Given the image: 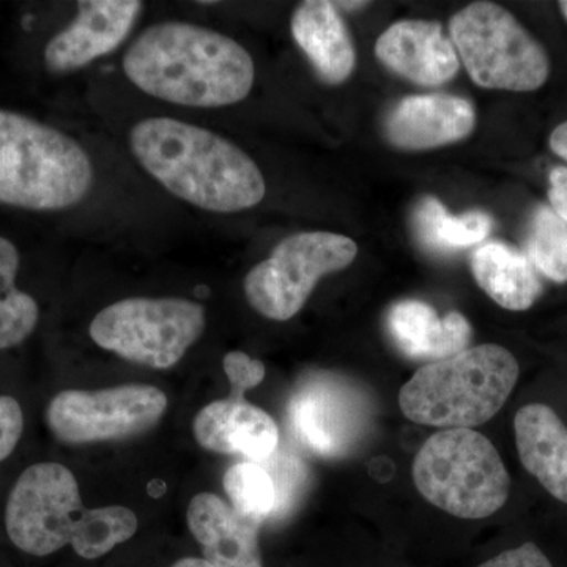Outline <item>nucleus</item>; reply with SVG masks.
I'll list each match as a JSON object with an SVG mask.
<instances>
[{"label": "nucleus", "mask_w": 567, "mask_h": 567, "mask_svg": "<svg viewBox=\"0 0 567 567\" xmlns=\"http://www.w3.org/2000/svg\"><path fill=\"white\" fill-rule=\"evenodd\" d=\"M125 76L153 99L188 107H224L252 91L251 54L238 41L186 21L156 22L133 41Z\"/></svg>", "instance_id": "f257e3e1"}, {"label": "nucleus", "mask_w": 567, "mask_h": 567, "mask_svg": "<svg viewBox=\"0 0 567 567\" xmlns=\"http://www.w3.org/2000/svg\"><path fill=\"white\" fill-rule=\"evenodd\" d=\"M130 148L145 173L200 210H248L267 193L251 156L221 134L193 123L144 118L130 132Z\"/></svg>", "instance_id": "f03ea898"}, {"label": "nucleus", "mask_w": 567, "mask_h": 567, "mask_svg": "<svg viewBox=\"0 0 567 567\" xmlns=\"http://www.w3.org/2000/svg\"><path fill=\"white\" fill-rule=\"evenodd\" d=\"M91 156L69 134L0 110V204L31 212L76 207L93 186Z\"/></svg>", "instance_id": "7ed1b4c3"}, {"label": "nucleus", "mask_w": 567, "mask_h": 567, "mask_svg": "<svg viewBox=\"0 0 567 567\" xmlns=\"http://www.w3.org/2000/svg\"><path fill=\"white\" fill-rule=\"evenodd\" d=\"M516 357L496 344H484L432 361L401 388L399 405L416 424L472 429L491 421L517 385Z\"/></svg>", "instance_id": "20e7f679"}, {"label": "nucleus", "mask_w": 567, "mask_h": 567, "mask_svg": "<svg viewBox=\"0 0 567 567\" xmlns=\"http://www.w3.org/2000/svg\"><path fill=\"white\" fill-rule=\"evenodd\" d=\"M413 481L429 503L461 518H486L509 498L511 477L491 440L473 429H445L425 440Z\"/></svg>", "instance_id": "39448f33"}, {"label": "nucleus", "mask_w": 567, "mask_h": 567, "mask_svg": "<svg viewBox=\"0 0 567 567\" xmlns=\"http://www.w3.org/2000/svg\"><path fill=\"white\" fill-rule=\"evenodd\" d=\"M450 32L480 87L533 92L546 84L550 74L546 50L505 7L470 3L451 18Z\"/></svg>", "instance_id": "423d86ee"}, {"label": "nucleus", "mask_w": 567, "mask_h": 567, "mask_svg": "<svg viewBox=\"0 0 567 567\" xmlns=\"http://www.w3.org/2000/svg\"><path fill=\"white\" fill-rule=\"evenodd\" d=\"M205 308L185 298L134 297L93 317L89 334L103 350L134 364L171 369L203 336Z\"/></svg>", "instance_id": "0eeeda50"}, {"label": "nucleus", "mask_w": 567, "mask_h": 567, "mask_svg": "<svg viewBox=\"0 0 567 567\" xmlns=\"http://www.w3.org/2000/svg\"><path fill=\"white\" fill-rule=\"evenodd\" d=\"M357 254V244L344 235H290L246 275V300L260 316L286 322L303 309L323 276L344 270Z\"/></svg>", "instance_id": "6e6552de"}, {"label": "nucleus", "mask_w": 567, "mask_h": 567, "mask_svg": "<svg viewBox=\"0 0 567 567\" xmlns=\"http://www.w3.org/2000/svg\"><path fill=\"white\" fill-rule=\"evenodd\" d=\"M84 513L73 473L55 462H41L22 472L11 491L7 535L24 554L48 557L71 546Z\"/></svg>", "instance_id": "1a4fd4ad"}, {"label": "nucleus", "mask_w": 567, "mask_h": 567, "mask_svg": "<svg viewBox=\"0 0 567 567\" xmlns=\"http://www.w3.org/2000/svg\"><path fill=\"white\" fill-rule=\"evenodd\" d=\"M166 409V394L151 385L65 390L48 405L47 423L59 442L85 445L144 434Z\"/></svg>", "instance_id": "9d476101"}, {"label": "nucleus", "mask_w": 567, "mask_h": 567, "mask_svg": "<svg viewBox=\"0 0 567 567\" xmlns=\"http://www.w3.org/2000/svg\"><path fill=\"white\" fill-rule=\"evenodd\" d=\"M363 406L352 388L327 372L301 380L287 406L295 439L322 457L347 453L363 427Z\"/></svg>", "instance_id": "9b49d317"}, {"label": "nucleus", "mask_w": 567, "mask_h": 567, "mask_svg": "<svg viewBox=\"0 0 567 567\" xmlns=\"http://www.w3.org/2000/svg\"><path fill=\"white\" fill-rule=\"evenodd\" d=\"M76 6L73 21L44 48V65L51 73H73L117 50L133 31L144 3L82 0Z\"/></svg>", "instance_id": "f8f14e48"}, {"label": "nucleus", "mask_w": 567, "mask_h": 567, "mask_svg": "<svg viewBox=\"0 0 567 567\" xmlns=\"http://www.w3.org/2000/svg\"><path fill=\"white\" fill-rule=\"evenodd\" d=\"M375 54L399 76L420 85H442L461 69L454 44L435 21H399L380 35Z\"/></svg>", "instance_id": "ddd939ff"}, {"label": "nucleus", "mask_w": 567, "mask_h": 567, "mask_svg": "<svg viewBox=\"0 0 567 567\" xmlns=\"http://www.w3.org/2000/svg\"><path fill=\"white\" fill-rule=\"evenodd\" d=\"M475 125V107L464 99L409 96L391 111L386 136L391 144L404 151H429L465 140Z\"/></svg>", "instance_id": "4468645a"}, {"label": "nucleus", "mask_w": 567, "mask_h": 567, "mask_svg": "<svg viewBox=\"0 0 567 567\" xmlns=\"http://www.w3.org/2000/svg\"><path fill=\"white\" fill-rule=\"evenodd\" d=\"M194 436L204 450L219 454H244L262 464L279 445V429L274 417L248 402H212L193 423Z\"/></svg>", "instance_id": "2eb2a0df"}, {"label": "nucleus", "mask_w": 567, "mask_h": 567, "mask_svg": "<svg viewBox=\"0 0 567 567\" xmlns=\"http://www.w3.org/2000/svg\"><path fill=\"white\" fill-rule=\"evenodd\" d=\"M186 522L213 567H264L260 525L235 513L218 495L194 496Z\"/></svg>", "instance_id": "dca6fc26"}, {"label": "nucleus", "mask_w": 567, "mask_h": 567, "mask_svg": "<svg viewBox=\"0 0 567 567\" xmlns=\"http://www.w3.org/2000/svg\"><path fill=\"white\" fill-rule=\"evenodd\" d=\"M518 457L525 470L567 505V425L546 404H528L514 417Z\"/></svg>", "instance_id": "f3484780"}, {"label": "nucleus", "mask_w": 567, "mask_h": 567, "mask_svg": "<svg viewBox=\"0 0 567 567\" xmlns=\"http://www.w3.org/2000/svg\"><path fill=\"white\" fill-rule=\"evenodd\" d=\"M292 35L317 74L328 84L349 80L357 62L352 37L333 2L308 0L293 11Z\"/></svg>", "instance_id": "a211bd4d"}, {"label": "nucleus", "mask_w": 567, "mask_h": 567, "mask_svg": "<svg viewBox=\"0 0 567 567\" xmlns=\"http://www.w3.org/2000/svg\"><path fill=\"white\" fill-rule=\"evenodd\" d=\"M388 324L395 344L410 358L445 360L464 352L472 341V327L461 312L440 319L432 306L417 300L394 305Z\"/></svg>", "instance_id": "6ab92c4d"}, {"label": "nucleus", "mask_w": 567, "mask_h": 567, "mask_svg": "<svg viewBox=\"0 0 567 567\" xmlns=\"http://www.w3.org/2000/svg\"><path fill=\"white\" fill-rule=\"evenodd\" d=\"M472 270L481 289L507 311H527L543 293L528 257L498 241L473 254Z\"/></svg>", "instance_id": "aec40b11"}, {"label": "nucleus", "mask_w": 567, "mask_h": 567, "mask_svg": "<svg viewBox=\"0 0 567 567\" xmlns=\"http://www.w3.org/2000/svg\"><path fill=\"white\" fill-rule=\"evenodd\" d=\"M491 216L483 212H470L451 216L435 197H424L415 210L417 240L435 252H453L483 241L492 230Z\"/></svg>", "instance_id": "412c9836"}, {"label": "nucleus", "mask_w": 567, "mask_h": 567, "mask_svg": "<svg viewBox=\"0 0 567 567\" xmlns=\"http://www.w3.org/2000/svg\"><path fill=\"white\" fill-rule=\"evenodd\" d=\"M20 260L17 246L0 237V350L20 346L39 324V305L17 287Z\"/></svg>", "instance_id": "4be33fe9"}, {"label": "nucleus", "mask_w": 567, "mask_h": 567, "mask_svg": "<svg viewBox=\"0 0 567 567\" xmlns=\"http://www.w3.org/2000/svg\"><path fill=\"white\" fill-rule=\"evenodd\" d=\"M140 522L128 507L104 506L85 509L71 547L84 559L102 558L118 544L136 535Z\"/></svg>", "instance_id": "5701e85b"}, {"label": "nucleus", "mask_w": 567, "mask_h": 567, "mask_svg": "<svg viewBox=\"0 0 567 567\" xmlns=\"http://www.w3.org/2000/svg\"><path fill=\"white\" fill-rule=\"evenodd\" d=\"M223 483L235 513L259 525L274 517L278 496L274 477L262 464L244 462L230 466Z\"/></svg>", "instance_id": "b1692460"}, {"label": "nucleus", "mask_w": 567, "mask_h": 567, "mask_svg": "<svg viewBox=\"0 0 567 567\" xmlns=\"http://www.w3.org/2000/svg\"><path fill=\"white\" fill-rule=\"evenodd\" d=\"M525 256L550 281L567 282V224L554 208L539 207L533 213Z\"/></svg>", "instance_id": "393cba45"}, {"label": "nucleus", "mask_w": 567, "mask_h": 567, "mask_svg": "<svg viewBox=\"0 0 567 567\" xmlns=\"http://www.w3.org/2000/svg\"><path fill=\"white\" fill-rule=\"evenodd\" d=\"M223 368L230 383V394L227 395V401L230 402H246V391L259 386L267 375L262 361L240 350L227 353L223 360Z\"/></svg>", "instance_id": "a878e982"}, {"label": "nucleus", "mask_w": 567, "mask_h": 567, "mask_svg": "<svg viewBox=\"0 0 567 567\" xmlns=\"http://www.w3.org/2000/svg\"><path fill=\"white\" fill-rule=\"evenodd\" d=\"M268 464H270V473L271 477L275 481L276 487V509L274 516L276 514H286V511L292 506L295 502V495L301 491V486H303V476L305 470L301 466L300 462L295 461V458H274L271 456L268 458Z\"/></svg>", "instance_id": "bb28decb"}, {"label": "nucleus", "mask_w": 567, "mask_h": 567, "mask_svg": "<svg viewBox=\"0 0 567 567\" xmlns=\"http://www.w3.org/2000/svg\"><path fill=\"white\" fill-rule=\"evenodd\" d=\"M24 431V415L17 399L0 395V462L11 456Z\"/></svg>", "instance_id": "cd10ccee"}, {"label": "nucleus", "mask_w": 567, "mask_h": 567, "mask_svg": "<svg viewBox=\"0 0 567 567\" xmlns=\"http://www.w3.org/2000/svg\"><path fill=\"white\" fill-rule=\"evenodd\" d=\"M480 567H554V565L535 543H525L524 546L496 555Z\"/></svg>", "instance_id": "c85d7f7f"}, {"label": "nucleus", "mask_w": 567, "mask_h": 567, "mask_svg": "<svg viewBox=\"0 0 567 567\" xmlns=\"http://www.w3.org/2000/svg\"><path fill=\"white\" fill-rule=\"evenodd\" d=\"M548 199L551 208L559 218L567 224V169L557 167L550 173V186H548Z\"/></svg>", "instance_id": "c756f323"}, {"label": "nucleus", "mask_w": 567, "mask_h": 567, "mask_svg": "<svg viewBox=\"0 0 567 567\" xmlns=\"http://www.w3.org/2000/svg\"><path fill=\"white\" fill-rule=\"evenodd\" d=\"M550 148L567 162V121L558 125L550 136Z\"/></svg>", "instance_id": "7c9ffc66"}, {"label": "nucleus", "mask_w": 567, "mask_h": 567, "mask_svg": "<svg viewBox=\"0 0 567 567\" xmlns=\"http://www.w3.org/2000/svg\"><path fill=\"white\" fill-rule=\"evenodd\" d=\"M171 567H213L207 559L204 558H182L175 561Z\"/></svg>", "instance_id": "2f4dec72"}, {"label": "nucleus", "mask_w": 567, "mask_h": 567, "mask_svg": "<svg viewBox=\"0 0 567 567\" xmlns=\"http://www.w3.org/2000/svg\"><path fill=\"white\" fill-rule=\"evenodd\" d=\"M334 6L344 7V9H360V7L368 6L365 2H339Z\"/></svg>", "instance_id": "473e14b6"}, {"label": "nucleus", "mask_w": 567, "mask_h": 567, "mask_svg": "<svg viewBox=\"0 0 567 567\" xmlns=\"http://www.w3.org/2000/svg\"><path fill=\"white\" fill-rule=\"evenodd\" d=\"M558 6L559 10H561L563 17H565L567 21V0H563V2H559Z\"/></svg>", "instance_id": "72a5a7b5"}]
</instances>
